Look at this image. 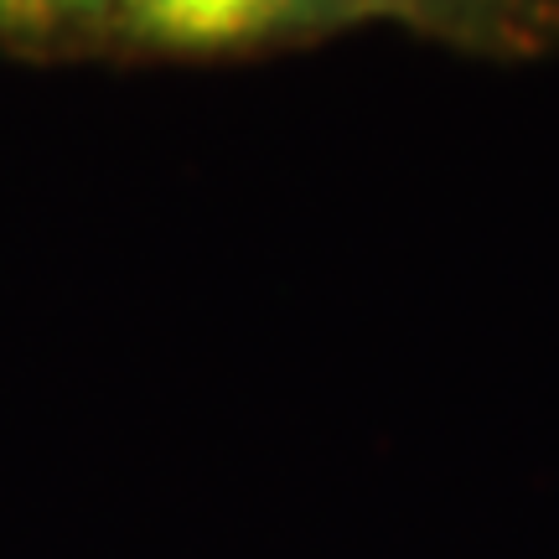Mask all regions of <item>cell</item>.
I'll list each match as a JSON object with an SVG mask.
<instances>
[{
	"label": "cell",
	"instance_id": "cell-1",
	"mask_svg": "<svg viewBox=\"0 0 559 559\" xmlns=\"http://www.w3.org/2000/svg\"><path fill=\"white\" fill-rule=\"evenodd\" d=\"M368 26L362 0H109L104 47L140 62H239Z\"/></svg>",
	"mask_w": 559,
	"mask_h": 559
},
{
	"label": "cell",
	"instance_id": "cell-2",
	"mask_svg": "<svg viewBox=\"0 0 559 559\" xmlns=\"http://www.w3.org/2000/svg\"><path fill=\"white\" fill-rule=\"evenodd\" d=\"M368 26H400L481 62L559 52V0H362Z\"/></svg>",
	"mask_w": 559,
	"mask_h": 559
},
{
	"label": "cell",
	"instance_id": "cell-3",
	"mask_svg": "<svg viewBox=\"0 0 559 559\" xmlns=\"http://www.w3.org/2000/svg\"><path fill=\"white\" fill-rule=\"evenodd\" d=\"M109 0H0V47L68 58V52H99Z\"/></svg>",
	"mask_w": 559,
	"mask_h": 559
}]
</instances>
